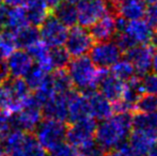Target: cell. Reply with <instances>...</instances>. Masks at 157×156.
<instances>
[{
    "mask_svg": "<svg viewBox=\"0 0 157 156\" xmlns=\"http://www.w3.org/2000/svg\"><path fill=\"white\" fill-rule=\"evenodd\" d=\"M132 128L129 113L117 112L99 121L95 127V143L104 151H111L127 142Z\"/></svg>",
    "mask_w": 157,
    "mask_h": 156,
    "instance_id": "1",
    "label": "cell"
},
{
    "mask_svg": "<svg viewBox=\"0 0 157 156\" xmlns=\"http://www.w3.org/2000/svg\"><path fill=\"white\" fill-rule=\"evenodd\" d=\"M66 69L73 87L82 93L94 91L103 73V70L98 69L88 56L71 59Z\"/></svg>",
    "mask_w": 157,
    "mask_h": 156,
    "instance_id": "2",
    "label": "cell"
},
{
    "mask_svg": "<svg viewBox=\"0 0 157 156\" xmlns=\"http://www.w3.org/2000/svg\"><path fill=\"white\" fill-rule=\"evenodd\" d=\"M118 43L126 49L138 45L151 44L155 40V30L150 26L144 18L125 21L119 19L118 21Z\"/></svg>",
    "mask_w": 157,
    "mask_h": 156,
    "instance_id": "3",
    "label": "cell"
},
{
    "mask_svg": "<svg viewBox=\"0 0 157 156\" xmlns=\"http://www.w3.org/2000/svg\"><path fill=\"white\" fill-rule=\"evenodd\" d=\"M32 92L24 78H11L0 85V109L13 116L30 100Z\"/></svg>",
    "mask_w": 157,
    "mask_h": 156,
    "instance_id": "4",
    "label": "cell"
},
{
    "mask_svg": "<svg viewBox=\"0 0 157 156\" xmlns=\"http://www.w3.org/2000/svg\"><path fill=\"white\" fill-rule=\"evenodd\" d=\"M4 156H48V152L30 133L17 128L11 131L3 138Z\"/></svg>",
    "mask_w": 157,
    "mask_h": 156,
    "instance_id": "5",
    "label": "cell"
},
{
    "mask_svg": "<svg viewBox=\"0 0 157 156\" xmlns=\"http://www.w3.org/2000/svg\"><path fill=\"white\" fill-rule=\"evenodd\" d=\"M65 122L56 119L44 117L39 123L34 131V137L47 152L65 141L66 137Z\"/></svg>",
    "mask_w": 157,
    "mask_h": 156,
    "instance_id": "6",
    "label": "cell"
},
{
    "mask_svg": "<svg viewBox=\"0 0 157 156\" xmlns=\"http://www.w3.org/2000/svg\"><path fill=\"white\" fill-rule=\"evenodd\" d=\"M95 127L96 123L92 118L73 122L66 129L65 140L77 150H86L95 143Z\"/></svg>",
    "mask_w": 157,
    "mask_h": 156,
    "instance_id": "7",
    "label": "cell"
},
{
    "mask_svg": "<svg viewBox=\"0 0 157 156\" xmlns=\"http://www.w3.org/2000/svg\"><path fill=\"white\" fill-rule=\"evenodd\" d=\"M122 47L118 42L96 41L89 51V58L101 70L110 69L122 58Z\"/></svg>",
    "mask_w": 157,
    "mask_h": 156,
    "instance_id": "8",
    "label": "cell"
},
{
    "mask_svg": "<svg viewBox=\"0 0 157 156\" xmlns=\"http://www.w3.org/2000/svg\"><path fill=\"white\" fill-rule=\"evenodd\" d=\"M44 118L42 106L31 95L27 104L16 113L11 116L12 128H17L25 133H31Z\"/></svg>",
    "mask_w": 157,
    "mask_h": 156,
    "instance_id": "9",
    "label": "cell"
},
{
    "mask_svg": "<svg viewBox=\"0 0 157 156\" xmlns=\"http://www.w3.org/2000/svg\"><path fill=\"white\" fill-rule=\"evenodd\" d=\"M94 44L90 30L82 26H73L68 29L63 47L68 52L71 58L87 56Z\"/></svg>",
    "mask_w": 157,
    "mask_h": 156,
    "instance_id": "10",
    "label": "cell"
},
{
    "mask_svg": "<svg viewBox=\"0 0 157 156\" xmlns=\"http://www.w3.org/2000/svg\"><path fill=\"white\" fill-rule=\"evenodd\" d=\"M77 25L90 28L99 18L110 12L108 0H82L76 4Z\"/></svg>",
    "mask_w": 157,
    "mask_h": 156,
    "instance_id": "11",
    "label": "cell"
},
{
    "mask_svg": "<svg viewBox=\"0 0 157 156\" xmlns=\"http://www.w3.org/2000/svg\"><path fill=\"white\" fill-rule=\"evenodd\" d=\"M68 28L50 14L39 26L40 39L49 48L61 47L64 45Z\"/></svg>",
    "mask_w": 157,
    "mask_h": 156,
    "instance_id": "12",
    "label": "cell"
},
{
    "mask_svg": "<svg viewBox=\"0 0 157 156\" xmlns=\"http://www.w3.org/2000/svg\"><path fill=\"white\" fill-rule=\"evenodd\" d=\"M154 52L155 49L151 44L134 46L127 49L126 59L132 63L136 74L144 76L151 71Z\"/></svg>",
    "mask_w": 157,
    "mask_h": 156,
    "instance_id": "13",
    "label": "cell"
},
{
    "mask_svg": "<svg viewBox=\"0 0 157 156\" xmlns=\"http://www.w3.org/2000/svg\"><path fill=\"white\" fill-rule=\"evenodd\" d=\"M127 141V146L135 155L145 156L157 144V131L132 127Z\"/></svg>",
    "mask_w": 157,
    "mask_h": 156,
    "instance_id": "14",
    "label": "cell"
},
{
    "mask_svg": "<svg viewBox=\"0 0 157 156\" xmlns=\"http://www.w3.org/2000/svg\"><path fill=\"white\" fill-rule=\"evenodd\" d=\"M4 61L11 78H25L34 67L31 55L21 48L15 49Z\"/></svg>",
    "mask_w": 157,
    "mask_h": 156,
    "instance_id": "15",
    "label": "cell"
},
{
    "mask_svg": "<svg viewBox=\"0 0 157 156\" xmlns=\"http://www.w3.org/2000/svg\"><path fill=\"white\" fill-rule=\"evenodd\" d=\"M29 25L24 6H6L0 11V29L16 32Z\"/></svg>",
    "mask_w": 157,
    "mask_h": 156,
    "instance_id": "16",
    "label": "cell"
},
{
    "mask_svg": "<svg viewBox=\"0 0 157 156\" xmlns=\"http://www.w3.org/2000/svg\"><path fill=\"white\" fill-rule=\"evenodd\" d=\"M142 93L143 91L141 87V81H139L136 77L126 81L122 96L118 102L113 103L114 110L117 112L129 113L132 110L136 109V104Z\"/></svg>",
    "mask_w": 157,
    "mask_h": 156,
    "instance_id": "17",
    "label": "cell"
},
{
    "mask_svg": "<svg viewBox=\"0 0 157 156\" xmlns=\"http://www.w3.org/2000/svg\"><path fill=\"white\" fill-rule=\"evenodd\" d=\"M88 118H91V116L87 93L72 91L67 98V120L73 123Z\"/></svg>",
    "mask_w": 157,
    "mask_h": 156,
    "instance_id": "18",
    "label": "cell"
},
{
    "mask_svg": "<svg viewBox=\"0 0 157 156\" xmlns=\"http://www.w3.org/2000/svg\"><path fill=\"white\" fill-rule=\"evenodd\" d=\"M119 19L112 14L107 13L90 27V33L94 41H109L118 33Z\"/></svg>",
    "mask_w": 157,
    "mask_h": 156,
    "instance_id": "19",
    "label": "cell"
},
{
    "mask_svg": "<svg viewBox=\"0 0 157 156\" xmlns=\"http://www.w3.org/2000/svg\"><path fill=\"white\" fill-rule=\"evenodd\" d=\"M125 85V81L119 79L111 73H106L103 71L97 88L99 89V93L107 97L110 102L116 103L122 96Z\"/></svg>",
    "mask_w": 157,
    "mask_h": 156,
    "instance_id": "20",
    "label": "cell"
},
{
    "mask_svg": "<svg viewBox=\"0 0 157 156\" xmlns=\"http://www.w3.org/2000/svg\"><path fill=\"white\" fill-rule=\"evenodd\" d=\"M88 102H89L90 116L94 120H104L111 116L114 111L113 103L99 92H88Z\"/></svg>",
    "mask_w": 157,
    "mask_h": 156,
    "instance_id": "21",
    "label": "cell"
},
{
    "mask_svg": "<svg viewBox=\"0 0 157 156\" xmlns=\"http://www.w3.org/2000/svg\"><path fill=\"white\" fill-rule=\"evenodd\" d=\"M70 93L55 94L46 101L42 106L44 117L65 122L67 120V98Z\"/></svg>",
    "mask_w": 157,
    "mask_h": 156,
    "instance_id": "22",
    "label": "cell"
},
{
    "mask_svg": "<svg viewBox=\"0 0 157 156\" xmlns=\"http://www.w3.org/2000/svg\"><path fill=\"white\" fill-rule=\"evenodd\" d=\"M147 6V0H121L118 3L119 16L125 21L143 18Z\"/></svg>",
    "mask_w": 157,
    "mask_h": 156,
    "instance_id": "23",
    "label": "cell"
},
{
    "mask_svg": "<svg viewBox=\"0 0 157 156\" xmlns=\"http://www.w3.org/2000/svg\"><path fill=\"white\" fill-rule=\"evenodd\" d=\"M24 9L26 11L28 23L36 27H39L52 12L45 0H27Z\"/></svg>",
    "mask_w": 157,
    "mask_h": 156,
    "instance_id": "24",
    "label": "cell"
},
{
    "mask_svg": "<svg viewBox=\"0 0 157 156\" xmlns=\"http://www.w3.org/2000/svg\"><path fill=\"white\" fill-rule=\"evenodd\" d=\"M15 40H16L17 48L28 50L30 47L35 45L41 41L40 39L39 27L33 25H27L21 30L15 32Z\"/></svg>",
    "mask_w": 157,
    "mask_h": 156,
    "instance_id": "25",
    "label": "cell"
},
{
    "mask_svg": "<svg viewBox=\"0 0 157 156\" xmlns=\"http://www.w3.org/2000/svg\"><path fill=\"white\" fill-rule=\"evenodd\" d=\"M27 51L31 55L35 65L42 67L49 73L54 71L52 67V61H50V48L42 43V41L30 47Z\"/></svg>",
    "mask_w": 157,
    "mask_h": 156,
    "instance_id": "26",
    "label": "cell"
},
{
    "mask_svg": "<svg viewBox=\"0 0 157 156\" xmlns=\"http://www.w3.org/2000/svg\"><path fill=\"white\" fill-rule=\"evenodd\" d=\"M52 11H54V14L52 15L67 28H71V27H73V26L77 25L76 4L63 1L62 3L59 4V6Z\"/></svg>",
    "mask_w": 157,
    "mask_h": 156,
    "instance_id": "27",
    "label": "cell"
},
{
    "mask_svg": "<svg viewBox=\"0 0 157 156\" xmlns=\"http://www.w3.org/2000/svg\"><path fill=\"white\" fill-rule=\"evenodd\" d=\"M50 82L56 94H67L73 91V85L64 70H56L50 73Z\"/></svg>",
    "mask_w": 157,
    "mask_h": 156,
    "instance_id": "28",
    "label": "cell"
},
{
    "mask_svg": "<svg viewBox=\"0 0 157 156\" xmlns=\"http://www.w3.org/2000/svg\"><path fill=\"white\" fill-rule=\"evenodd\" d=\"M49 74H50L49 72L45 71L44 69H42V67L34 64V67H33L31 71L29 72V74L24 79H25L28 87L30 88V90H31V91H35V90L41 88L42 86L48 80Z\"/></svg>",
    "mask_w": 157,
    "mask_h": 156,
    "instance_id": "29",
    "label": "cell"
},
{
    "mask_svg": "<svg viewBox=\"0 0 157 156\" xmlns=\"http://www.w3.org/2000/svg\"><path fill=\"white\" fill-rule=\"evenodd\" d=\"M15 49H17L14 32L9 30L0 31V59L6 60Z\"/></svg>",
    "mask_w": 157,
    "mask_h": 156,
    "instance_id": "30",
    "label": "cell"
},
{
    "mask_svg": "<svg viewBox=\"0 0 157 156\" xmlns=\"http://www.w3.org/2000/svg\"><path fill=\"white\" fill-rule=\"evenodd\" d=\"M110 70H111L110 73H111L112 75H114L116 77L125 81V82L136 77V72H135L132 63H130L127 59L121 58L116 64L110 67Z\"/></svg>",
    "mask_w": 157,
    "mask_h": 156,
    "instance_id": "31",
    "label": "cell"
},
{
    "mask_svg": "<svg viewBox=\"0 0 157 156\" xmlns=\"http://www.w3.org/2000/svg\"><path fill=\"white\" fill-rule=\"evenodd\" d=\"M134 128H143L157 131V113H143L138 112L132 118Z\"/></svg>",
    "mask_w": 157,
    "mask_h": 156,
    "instance_id": "32",
    "label": "cell"
},
{
    "mask_svg": "<svg viewBox=\"0 0 157 156\" xmlns=\"http://www.w3.org/2000/svg\"><path fill=\"white\" fill-rule=\"evenodd\" d=\"M50 61L52 70H64L66 69L68 62L71 61V56L63 46L56 48H50Z\"/></svg>",
    "mask_w": 157,
    "mask_h": 156,
    "instance_id": "33",
    "label": "cell"
},
{
    "mask_svg": "<svg viewBox=\"0 0 157 156\" xmlns=\"http://www.w3.org/2000/svg\"><path fill=\"white\" fill-rule=\"evenodd\" d=\"M136 109L143 113H157V96L143 92L137 102Z\"/></svg>",
    "mask_w": 157,
    "mask_h": 156,
    "instance_id": "34",
    "label": "cell"
},
{
    "mask_svg": "<svg viewBox=\"0 0 157 156\" xmlns=\"http://www.w3.org/2000/svg\"><path fill=\"white\" fill-rule=\"evenodd\" d=\"M141 87L144 93H149L152 95L157 96V74L156 73H147L143 76L141 81Z\"/></svg>",
    "mask_w": 157,
    "mask_h": 156,
    "instance_id": "35",
    "label": "cell"
},
{
    "mask_svg": "<svg viewBox=\"0 0 157 156\" xmlns=\"http://www.w3.org/2000/svg\"><path fill=\"white\" fill-rule=\"evenodd\" d=\"M77 153H78V150L65 140L55 149H52V151H49L48 156H76Z\"/></svg>",
    "mask_w": 157,
    "mask_h": 156,
    "instance_id": "36",
    "label": "cell"
},
{
    "mask_svg": "<svg viewBox=\"0 0 157 156\" xmlns=\"http://www.w3.org/2000/svg\"><path fill=\"white\" fill-rule=\"evenodd\" d=\"M145 21L154 30H157V1L150 2L145 10Z\"/></svg>",
    "mask_w": 157,
    "mask_h": 156,
    "instance_id": "37",
    "label": "cell"
},
{
    "mask_svg": "<svg viewBox=\"0 0 157 156\" xmlns=\"http://www.w3.org/2000/svg\"><path fill=\"white\" fill-rule=\"evenodd\" d=\"M11 128H12L11 116L6 115L4 111L0 109V140H3V138L11 131Z\"/></svg>",
    "mask_w": 157,
    "mask_h": 156,
    "instance_id": "38",
    "label": "cell"
},
{
    "mask_svg": "<svg viewBox=\"0 0 157 156\" xmlns=\"http://www.w3.org/2000/svg\"><path fill=\"white\" fill-rule=\"evenodd\" d=\"M105 156H136L132 151L129 150L127 146H119L117 149H113L111 151H108V153Z\"/></svg>",
    "mask_w": 157,
    "mask_h": 156,
    "instance_id": "39",
    "label": "cell"
},
{
    "mask_svg": "<svg viewBox=\"0 0 157 156\" xmlns=\"http://www.w3.org/2000/svg\"><path fill=\"white\" fill-rule=\"evenodd\" d=\"M9 77H10V75H9L6 61L1 60L0 61V83H3L4 81H6Z\"/></svg>",
    "mask_w": 157,
    "mask_h": 156,
    "instance_id": "40",
    "label": "cell"
},
{
    "mask_svg": "<svg viewBox=\"0 0 157 156\" xmlns=\"http://www.w3.org/2000/svg\"><path fill=\"white\" fill-rule=\"evenodd\" d=\"M2 2L6 6H24L27 0H2Z\"/></svg>",
    "mask_w": 157,
    "mask_h": 156,
    "instance_id": "41",
    "label": "cell"
},
{
    "mask_svg": "<svg viewBox=\"0 0 157 156\" xmlns=\"http://www.w3.org/2000/svg\"><path fill=\"white\" fill-rule=\"evenodd\" d=\"M64 0H45V2L47 3L48 8L50 9V11L55 10V9L57 8V6H59V4H61Z\"/></svg>",
    "mask_w": 157,
    "mask_h": 156,
    "instance_id": "42",
    "label": "cell"
},
{
    "mask_svg": "<svg viewBox=\"0 0 157 156\" xmlns=\"http://www.w3.org/2000/svg\"><path fill=\"white\" fill-rule=\"evenodd\" d=\"M151 70L153 71V73H156L157 74V50L154 52V56H153V59H152V67H151Z\"/></svg>",
    "mask_w": 157,
    "mask_h": 156,
    "instance_id": "43",
    "label": "cell"
},
{
    "mask_svg": "<svg viewBox=\"0 0 157 156\" xmlns=\"http://www.w3.org/2000/svg\"><path fill=\"white\" fill-rule=\"evenodd\" d=\"M145 156H157V144L156 146H154Z\"/></svg>",
    "mask_w": 157,
    "mask_h": 156,
    "instance_id": "44",
    "label": "cell"
},
{
    "mask_svg": "<svg viewBox=\"0 0 157 156\" xmlns=\"http://www.w3.org/2000/svg\"><path fill=\"white\" fill-rule=\"evenodd\" d=\"M4 146H3V143L1 142V140H0V156H4Z\"/></svg>",
    "mask_w": 157,
    "mask_h": 156,
    "instance_id": "45",
    "label": "cell"
},
{
    "mask_svg": "<svg viewBox=\"0 0 157 156\" xmlns=\"http://www.w3.org/2000/svg\"><path fill=\"white\" fill-rule=\"evenodd\" d=\"M76 156H90V155L88 154V153H86V152H81V151H80V152L77 153Z\"/></svg>",
    "mask_w": 157,
    "mask_h": 156,
    "instance_id": "46",
    "label": "cell"
},
{
    "mask_svg": "<svg viewBox=\"0 0 157 156\" xmlns=\"http://www.w3.org/2000/svg\"><path fill=\"white\" fill-rule=\"evenodd\" d=\"M109 2H112V3H119L121 0H108Z\"/></svg>",
    "mask_w": 157,
    "mask_h": 156,
    "instance_id": "47",
    "label": "cell"
},
{
    "mask_svg": "<svg viewBox=\"0 0 157 156\" xmlns=\"http://www.w3.org/2000/svg\"><path fill=\"white\" fill-rule=\"evenodd\" d=\"M4 6V4H3V2H2V0H0V11L2 10V8Z\"/></svg>",
    "mask_w": 157,
    "mask_h": 156,
    "instance_id": "48",
    "label": "cell"
},
{
    "mask_svg": "<svg viewBox=\"0 0 157 156\" xmlns=\"http://www.w3.org/2000/svg\"><path fill=\"white\" fill-rule=\"evenodd\" d=\"M155 39H156V40H157V38H156V36H155Z\"/></svg>",
    "mask_w": 157,
    "mask_h": 156,
    "instance_id": "49",
    "label": "cell"
},
{
    "mask_svg": "<svg viewBox=\"0 0 157 156\" xmlns=\"http://www.w3.org/2000/svg\"><path fill=\"white\" fill-rule=\"evenodd\" d=\"M0 61H1V59H0Z\"/></svg>",
    "mask_w": 157,
    "mask_h": 156,
    "instance_id": "50",
    "label": "cell"
},
{
    "mask_svg": "<svg viewBox=\"0 0 157 156\" xmlns=\"http://www.w3.org/2000/svg\"><path fill=\"white\" fill-rule=\"evenodd\" d=\"M81 1H82V0H81Z\"/></svg>",
    "mask_w": 157,
    "mask_h": 156,
    "instance_id": "51",
    "label": "cell"
},
{
    "mask_svg": "<svg viewBox=\"0 0 157 156\" xmlns=\"http://www.w3.org/2000/svg\"><path fill=\"white\" fill-rule=\"evenodd\" d=\"M0 85H1V83H0Z\"/></svg>",
    "mask_w": 157,
    "mask_h": 156,
    "instance_id": "52",
    "label": "cell"
}]
</instances>
